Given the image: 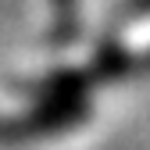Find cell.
Listing matches in <instances>:
<instances>
[{
  "label": "cell",
  "instance_id": "6da1fadb",
  "mask_svg": "<svg viewBox=\"0 0 150 150\" xmlns=\"http://www.w3.org/2000/svg\"><path fill=\"white\" fill-rule=\"evenodd\" d=\"M54 11H57V29H54V36L64 43V40H71V36L79 32V18H75L79 0H54Z\"/></svg>",
  "mask_w": 150,
  "mask_h": 150
},
{
  "label": "cell",
  "instance_id": "7a4b0ae2",
  "mask_svg": "<svg viewBox=\"0 0 150 150\" xmlns=\"http://www.w3.org/2000/svg\"><path fill=\"white\" fill-rule=\"evenodd\" d=\"M129 11H150V0H125Z\"/></svg>",
  "mask_w": 150,
  "mask_h": 150
}]
</instances>
